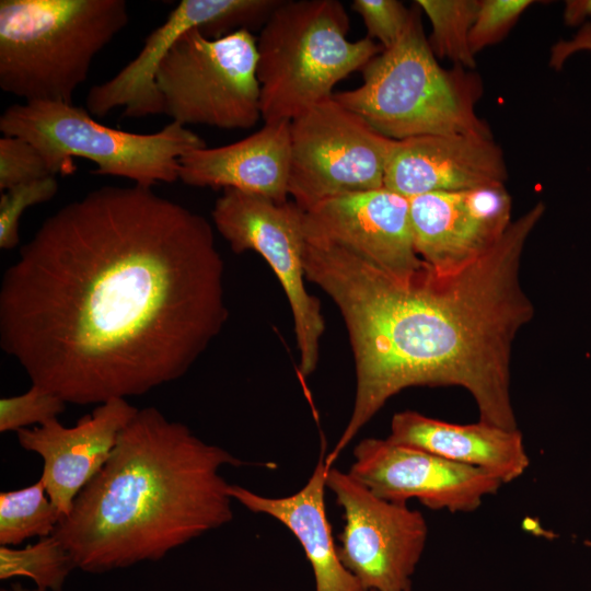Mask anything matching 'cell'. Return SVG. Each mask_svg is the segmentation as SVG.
I'll use <instances>...</instances> for the list:
<instances>
[{
  "label": "cell",
  "instance_id": "6da1fadb",
  "mask_svg": "<svg viewBox=\"0 0 591 591\" xmlns=\"http://www.w3.org/2000/svg\"><path fill=\"white\" fill-rule=\"evenodd\" d=\"M223 273L205 217L152 187L101 186L50 215L5 269L0 346L66 403L142 395L223 328Z\"/></svg>",
  "mask_w": 591,
  "mask_h": 591
},
{
  "label": "cell",
  "instance_id": "7a4b0ae2",
  "mask_svg": "<svg viewBox=\"0 0 591 591\" xmlns=\"http://www.w3.org/2000/svg\"><path fill=\"white\" fill-rule=\"evenodd\" d=\"M544 211L537 202L487 254L452 275L424 263L401 279L343 247L305 240V277L338 308L355 362L352 410L326 454L328 465L391 397L413 386L462 387L475 401L479 421L518 429L511 351L535 313L520 265Z\"/></svg>",
  "mask_w": 591,
  "mask_h": 591
},
{
  "label": "cell",
  "instance_id": "3957f363",
  "mask_svg": "<svg viewBox=\"0 0 591 591\" xmlns=\"http://www.w3.org/2000/svg\"><path fill=\"white\" fill-rule=\"evenodd\" d=\"M243 464L158 408H141L53 535L86 572L159 560L232 520L220 470Z\"/></svg>",
  "mask_w": 591,
  "mask_h": 591
},
{
  "label": "cell",
  "instance_id": "277c9868",
  "mask_svg": "<svg viewBox=\"0 0 591 591\" xmlns=\"http://www.w3.org/2000/svg\"><path fill=\"white\" fill-rule=\"evenodd\" d=\"M480 94L475 73L438 63L413 9L397 43L362 69V83L333 97L393 140L425 135L491 138L475 111Z\"/></svg>",
  "mask_w": 591,
  "mask_h": 591
},
{
  "label": "cell",
  "instance_id": "5b68a950",
  "mask_svg": "<svg viewBox=\"0 0 591 591\" xmlns=\"http://www.w3.org/2000/svg\"><path fill=\"white\" fill-rule=\"evenodd\" d=\"M128 22L125 0H1V90L73 104L93 59Z\"/></svg>",
  "mask_w": 591,
  "mask_h": 591
},
{
  "label": "cell",
  "instance_id": "8992f818",
  "mask_svg": "<svg viewBox=\"0 0 591 591\" xmlns=\"http://www.w3.org/2000/svg\"><path fill=\"white\" fill-rule=\"evenodd\" d=\"M349 16L337 0H280L257 38V79L265 123L291 121L333 96L334 86L383 48L349 40Z\"/></svg>",
  "mask_w": 591,
  "mask_h": 591
},
{
  "label": "cell",
  "instance_id": "52a82bcc",
  "mask_svg": "<svg viewBox=\"0 0 591 591\" xmlns=\"http://www.w3.org/2000/svg\"><path fill=\"white\" fill-rule=\"evenodd\" d=\"M0 130L31 142L54 176L74 172L72 158H83L96 164L93 174L125 177L144 187L177 181L181 158L206 147L196 132L175 121L153 134L129 132L61 102L13 104L2 113Z\"/></svg>",
  "mask_w": 591,
  "mask_h": 591
},
{
  "label": "cell",
  "instance_id": "ba28073f",
  "mask_svg": "<svg viewBox=\"0 0 591 591\" xmlns=\"http://www.w3.org/2000/svg\"><path fill=\"white\" fill-rule=\"evenodd\" d=\"M257 39L247 28L210 38L183 35L161 61L155 84L172 121L248 129L262 119Z\"/></svg>",
  "mask_w": 591,
  "mask_h": 591
},
{
  "label": "cell",
  "instance_id": "9c48e42d",
  "mask_svg": "<svg viewBox=\"0 0 591 591\" xmlns=\"http://www.w3.org/2000/svg\"><path fill=\"white\" fill-rule=\"evenodd\" d=\"M289 196L306 211L347 193L384 187L393 143L333 96L290 121Z\"/></svg>",
  "mask_w": 591,
  "mask_h": 591
},
{
  "label": "cell",
  "instance_id": "30bf717a",
  "mask_svg": "<svg viewBox=\"0 0 591 591\" xmlns=\"http://www.w3.org/2000/svg\"><path fill=\"white\" fill-rule=\"evenodd\" d=\"M217 231L235 253L253 251L269 265L291 309L301 378L317 366L325 331L321 303L310 294L304 279L303 210L293 201L223 189L211 212Z\"/></svg>",
  "mask_w": 591,
  "mask_h": 591
},
{
  "label": "cell",
  "instance_id": "8fae6325",
  "mask_svg": "<svg viewBox=\"0 0 591 591\" xmlns=\"http://www.w3.org/2000/svg\"><path fill=\"white\" fill-rule=\"evenodd\" d=\"M326 487L344 511L338 555L367 591H408L428 525L418 510L383 499L333 466Z\"/></svg>",
  "mask_w": 591,
  "mask_h": 591
},
{
  "label": "cell",
  "instance_id": "7c38bea8",
  "mask_svg": "<svg viewBox=\"0 0 591 591\" xmlns=\"http://www.w3.org/2000/svg\"><path fill=\"white\" fill-rule=\"evenodd\" d=\"M280 0H182L144 39L139 54L109 80L92 86L86 109L103 117L116 107L123 116L142 118L163 113L155 84L159 66L186 33L199 30L210 38L264 24Z\"/></svg>",
  "mask_w": 591,
  "mask_h": 591
},
{
  "label": "cell",
  "instance_id": "4fadbf2b",
  "mask_svg": "<svg viewBox=\"0 0 591 591\" xmlns=\"http://www.w3.org/2000/svg\"><path fill=\"white\" fill-rule=\"evenodd\" d=\"M376 496L432 510L472 512L503 485L494 475L387 438H366L354 448L348 472Z\"/></svg>",
  "mask_w": 591,
  "mask_h": 591
},
{
  "label": "cell",
  "instance_id": "5bb4252c",
  "mask_svg": "<svg viewBox=\"0 0 591 591\" xmlns=\"http://www.w3.org/2000/svg\"><path fill=\"white\" fill-rule=\"evenodd\" d=\"M414 246L439 275L456 274L502 237L511 221V197L505 184L409 198Z\"/></svg>",
  "mask_w": 591,
  "mask_h": 591
},
{
  "label": "cell",
  "instance_id": "9a60e30c",
  "mask_svg": "<svg viewBox=\"0 0 591 591\" xmlns=\"http://www.w3.org/2000/svg\"><path fill=\"white\" fill-rule=\"evenodd\" d=\"M303 231L306 240L343 247L396 278L424 266L414 246L409 199L384 187L338 195L303 211Z\"/></svg>",
  "mask_w": 591,
  "mask_h": 591
},
{
  "label": "cell",
  "instance_id": "2e32d148",
  "mask_svg": "<svg viewBox=\"0 0 591 591\" xmlns=\"http://www.w3.org/2000/svg\"><path fill=\"white\" fill-rule=\"evenodd\" d=\"M138 410L126 398H113L73 427H65L55 418L16 431L20 445L43 459L40 479L62 517L71 512L78 495L107 462L118 436Z\"/></svg>",
  "mask_w": 591,
  "mask_h": 591
},
{
  "label": "cell",
  "instance_id": "e0dca14e",
  "mask_svg": "<svg viewBox=\"0 0 591 591\" xmlns=\"http://www.w3.org/2000/svg\"><path fill=\"white\" fill-rule=\"evenodd\" d=\"M507 167L493 138L425 135L393 140L384 188L406 198L505 184Z\"/></svg>",
  "mask_w": 591,
  "mask_h": 591
},
{
  "label": "cell",
  "instance_id": "ac0fdd59",
  "mask_svg": "<svg viewBox=\"0 0 591 591\" xmlns=\"http://www.w3.org/2000/svg\"><path fill=\"white\" fill-rule=\"evenodd\" d=\"M290 167V121L281 120L265 123L236 142L184 154L178 179L195 187L235 189L286 202Z\"/></svg>",
  "mask_w": 591,
  "mask_h": 591
},
{
  "label": "cell",
  "instance_id": "d6986e66",
  "mask_svg": "<svg viewBox=\"0 0 591 591\" xmlns=\"http://www.w3.org/2000/svg\"><path fill=\"white\" fill-rule=\"evenodd\" d=\"M387 439L483 470L502 484L521 477L530 465L519 429H506L479 420L461 425L404 410L392 417Z\"/></svg>",
  "mask_w": 591,
  "mask_h": 591
},
{
  "label": "cell",
  "instance_id": "ffe728a7",
  "mask_svg": "<svg viewBox=\"0 0 591 591\" xmlns=\"http://www.w3.org/2000/svg\"><path fill=\"white\" fill-rule=\"evenodd\" d=\"M328 467L323 444L310 478L297 493L270 498L230 484L229 494L250 511L269 515L291 531L311 565L315 591H367L343 565L333 538L325 508Z\"/></svg>",
  "mask_w": 591,
  "mask_h": 591
},
{
  "label": "cell",
  "instance_id": "44dd1931",
  "mask_svg": "<svg viewBox=\"0 0 591 591\" xmlns=\"http://www.w3.org/2000/svg\"><path fill=\"white\" fill-rule=\"evenodd\" d=\"M39 478L27 487L0 494V545L13 546L25 540L54 534L62 514L45 496Z\"/></svg>",
  "mask_w": 591,
  "mask_h": 591
},
{
  "label": "cell",
  "instance_id": "7402d4cb",
  "mask_svg": "<svg viewBox=\"0 0 591 591\" xmlns=\"http://www.w3.org/2000/svg\"><path fill=\"white\" fill-rule=\"evenodd\" d=\"M416 5L428 16L431 34L428 39L436 57L447 58L463 68L475 66L470 47V33L476 19L479 0H418Z\"/></svg>",
  "mask_w": 591,
  "mask_h": 591
},
{
  "label": "cell",
  "instance_id": "603a6c76",
  "mask_svg": "<svg viewBox=\"0 0 591 591\" xmlns=\"http://www.w3.org/2000/svg\"><path fill=\"white\" fill-rule=\"evenodd\" d=\"M74 568L71 554L55 535L42 537L21 549L0 546L1 580L28 577L39 590L61 591Z\"/></svg>",
  "mask_w": 591,
  "mask_h": 591
},
{
  "label": "cell",
  "instance_id": "cb8c5ba5",
  "mask_svg": "<svg viewBox=\"0 0 591 591\" xmlns=\"http://www.w3.org/2000/svg\"><path fill=\"white\" fill-rule=\"evenodd\" d=\"M58 192L55 176H47L13 186L0 198V247L11 250L20 242L19 225L24 211L50 200Z\"/></svg>",
  "mask_w": 591,
  "mask_h": 591
},
{
  "label": "cell",
  "instance_id": "d4e9b609",
  "mask_svg": "<svg viewBox=\"0 0 591 591\" xmlns=\"http://www.w3.org/2000/svg\"><path fill=\"white\" fill-rule=\"evenodd\" d=\"M66 402L55 393L32 384L25 393L0 399V431H19L44 425L65 410Z\"/></svg>",
  "mask_w": 591,
  "mask_h": 591
},
{
  "label": "cell",
  "instance_id": "484cf974",
  "mask_svg": "<svg viewBox=\"0 0 591 591\" xmlns=\"http://www.w3.org/2000/svg\"><path fill=\"white\" fill-rule=\"evenodd\" d=\"M51 176L40 152L27 140L3 135L0 138V190ZM54 176V175H53Z\"/></svg>",
  "mask_w": 591,
  "mask_h": 591
},
{
  "label": "cell",
  "instance_id": "4316f807",
  "mask_svg": "<svg viewBox=\"0 0 591 591\" xmlns=\"http://www.w3.org/2000/svg\"><path fill=\"white\" fill-rule=\"evenodd\" d=\"M533 3L531 0H482L470 33V47L475 55L498 43Z\"/></svg>",
  "mask_w": 591,
  "mask_h": 591
},
{
  "label": "cell",
  "instance_id": "83f0119b",
  "mask_svg": "<svg viewBox=\"0 0 591 591\" xmlns=\"http://www.w3.org/2000/svg\"><path fill=\"white\" fill-rule=\"evenodd\" d=\"M351 7L361 16L368 37L378 39L383 50L397 43L412 15V10L396 0H354Z\"/></svg>",
  "mask_w": 591,
  "mask_h": 591
},
{
  "label": "cell",
  "instance_id": "f1b7e54d",
  "mask_svg": "<svg viewBox=\"0 0 591 591\" xmlns=\"http://www.w3.org/2000/svg\"><path fill=\"white\" fill-rule=\"evenodd\" d=\"M580 51H591V20L581 24L569 39H559L552 46L549 67L560 70L572 55Z\"/></svg>",
  "mask_w": 591,
  "mask_h": 591
},
{
  "label": "cell",
  "instance_id": "f546056e",
  "mask_svg": "<svg viewBox=\"0 0 591 591\" xmlns=\"http://www.w3.org/2000/svg\"><path fill=\"white\" fill-rule=\"evenodd\" d=\"M591 20V0H569L564 9V21L575 26Z\"/></svg>",
  "mask_w": 591,
  "mask_h": 591
},
{
  "label": "cell",
  "instance_id": "4dcf8cb0",
  "mask_svg": "<svg viewBox=\"0 0 591 591\" xmlns=\"http://www.w3.org/2000/svg\"><path fill=\"white\" fill-rule=\"evenodd\" d=\"M1 591H43V590H39L37 588L34 590H28V589L23 588L19 582H15L11 586L10 589H1Z\"/></svg>",
  "mask_w": 591,
  "mask_h": 591
},
{
  "label": "cell",
  "instance_id": "1f68e13d",
  "mask_svg": "<svg viewBox=\"0 0 591 591\" xmlns=\"http://www.w3.org/2000/svg\"><path fill=\"white\" fill-rule=\"evenodd\" d=\"M584 545L591 548V540H586Z\"/></svg>",
  "mask_w": 591,
  "mask_h": 591
},
{
  "label": "cell",
  "instance_id": "d6a6232c",
  "mask_svg": "<svg viewBox=\"0 0 591 591\" xmlns=\"http://www.w3.org/2000/svg\"><path fill=\"white\" fill-rule=\"evenodd\" d=\"M408 591H412V589H410V590H408Z\"/></svg>",
  "mask_w": 591,
  "mask_h": 591
}]
</instances>
